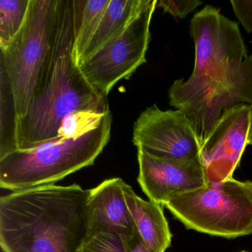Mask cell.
Returning a JSON list of instances; mask_svg holds the SVG:
<instances>
[{"label":"cell","instance_id":"603a6c76","mask_svg":"<svg viewBox=\"0 0 252 252\" xmlns=\"http://www.w3.org/2000/svg\"></svg>","mask_w":252,"mask_h":252},{"label":"cell","instance_id":"4fadbf2b","mask_svg":"<svg viewBox=\"0 0 252 252\" xmlns=\"http://www.w3.org/2000/svg\"><path fill=\"white\" fill-rule=\"evenodd\" d=\"M124 193L137 231L152 252H165L170 247L172 233L162 205L147 201L125 183Z\"/></svg>","mask_w":252,"mask_h":252},{"label":"cell","instance_id":"277c9868","mask_svg":"<svg viewBox=\"0 0 252 252\" xmlns=\"http://www.w3.org/2000/svg\"><path fill=\"white\" fill-rule=\"evenodd\" d=\"M164 206L188 229L228 239L252 234V181L209 183Z\"/></svg>","mask_w":252,"mask_h":252},{"label":"cell","instance_id":"7c38bea8","mask_svg":"<svg viewBox=\"0 0 252 252\" xmlns=\"http://www.w3.org/2000/svg\"><path fill=\"white\" fill-rule=\"evenodd\" d=\"M125 183L119 178H110L91 189L87 238L106 231L117 233L126 239L137 231L125 200Z\"/></svg>","mask_w":252,"mask_h":252},{"label":"cell","instance_id":"7402d4cb","mask_svg":"<svg viewBox=\"0 0 252 252\" xmlns=\"http://www.w3.org/2000/svg\"><path fill=\"white\" fill-rule=\"evenodd\" d=\"M252 113H251L250 126H249V136H248V144H252Z\"/></svg>","mask_w":252,"mask_h":252},{"label":"cell","instance_id":"3957f363","mask_svg":"<svg viewBox=\"0 0 252 252\" xmlns=\"http://www.w3.org/2000/svg\"><path fill=\"white\" fill-rule=\"evenodd\" d=\"M111 111L98 127L76 138H58L0 158V187L12 191L54 184L82 168L92 166L108 144Z\"/></svg>","mask_w":252,"mask_h":252},{"label":"cell","instance_id":"ba28073f","mask_svg":"<svg viewBox=\"0 0 252 252\" xmlns=\"http://www.w3.org/2000/svg\"><path fill=\"white\" fill-rule=\"evenodd\" d=\"M169 104L188 116L200 144L210 133L224 112L240 104H252V57L223 80L181 91L171 87Z\"/></svg>","mask_w":252,"mask_h":252},{"label":"cell","instance_id":"6da1fadb","mask_svg":"<svg viewBox=\"0 0 252 252\" xmlns=\"http://www.w3.org/2000/svg\"><path fill=\"white\" fill-rule=\"evenodd\" d=\"M73 1L60 0L51 48L27 112L15 125L17 150L58 139L62 122L82 110H103L107 98L93 86L73 59Z\"/></svg>","mask_w":252,"mask_h":252},{"label":"cell","instance_id":"8fae6325","mask_svg":"<svg viewBox=\"0 0 252 252\" xmlns=\"http://www.w3.org/2000/svg\"><path fill=\"white\" fill-rule=\"evenodd\" d=\"M138 181L150 201L164 206L178 194L194 191L209 184L200 160L159 158L138 150Z\"/></svg>","mask_w":252,"mask_h":252},{"label":"cell","instance_id":"5bb4252c","mask_svg":"<svg viewBox=\"0 0 252 252\" xmlns=\"http://www.w3.org/2000/svg\"><path fill=\"white\" fill-rule=\"evenodd\" d=\"M153 0H110L96 32L81 57L78 66L123 33Z\"/></svg>","mask_w":252,"mask_h":252},{"label":"cell","instance_id":"ac0fdd59","mask_svg":"<svg viewBox=\"0 0 252 252\" xmlns=\"http://www.w3.org/2000/svg\"><path fill=\"white\" fill-rule=\"evenodd\" d=\"M78 252H126L125 239L117 233L100 231L87 238Z\"/></svg>","mask_w":252,"mask_h":252},{"label":"cell","instance_id":"8992f818","mask_svg":"<svg viewBox=\"0 0 252 252\" xmlns=\"http://www.w3.org/2000/svg\"><path fill=\"white\" fill-rule=\"evenodd\" d=\"M191 33L195 44V63L187 82L175 81L172 88L189 91L223 80L241 67L247 58L238 26L219 10L206 5L194 14Z\"/></svg>","mask_w":252,"mask_h":252},{"label":"cell","instance_id":"e0dca14e","mask_svg":"<svg viewBox=\"0 0 252 252\" xmlns=\"http://www.w3.org/2000/svg\"><path fill=\"white\" fill-rule=\"evenodd\" d=\"M110 110H82L68 115L62 122L58 130L59 138H76L98 127Z\"/></svg>","mask_w":252,"mask_h":252},{"label":"cell","instance_id":"9c48e42d","mask_svg":"<svg viewBox=\"0 0 252 252\" xmlns=\"http://www.w3.org/2000/svg\"><path fill=\"white\" fill-rule=\"evenodd\" d=\"M132 141L138 150L159 158L200 161L201 144L182 110L147 107L135 122Z\"/></svg>","mask_w":252,"mask_h":252},{"label":"cell","instance_id":"d6986e66","mask_svg":"<svg viewBox=\"0 0 252 252\" xmlns=\"http://www.w3.org/2000/svg\"><path fill=\"white\" fill-rule=\"evenodd\" d=\"M202 3L203 2L197 0H185V1L160 0L158 1L157 7L162 8L166 12H169L174 17L183 19Z\"/></svg>","mask_w":252,"mask_h":252},{"label":"cell","instance_id":"5b68a950","mask_svg":"<svg viewBox=\"0 0 252 252\" xmlns=\"http://www.w3.org/2000/svg\"><path fill=\"white\" fill-rule=\"evenodd\" d=\"M59 5L60 0H32L23 29L1 52V71L11 88L16 122L26 115L37 86L51 48Z\"/></svg>","mask_w":252,"mask_h":252},{"label":"cell","instance_id":"30bf717a","mask_svg":"<svg viewBox=\"0 0 252 252\" xmlns=\"http://www.w3.org/2000/svg\"><path fill=\"white\" fill-rule=\"evenodd\" d=\"M252 107L234 106L222 113L200 147V161L209 183L233 178L248 144Z\"/></svg>","mask_w":252,"mask_h":252},{"label":"cell","instance_id":"9a60e30c","mask_svg":"<svg viewBox=\"0 0 252 252\" xmlns=\"http://www.w3.org/2000/svg\"><path fill=\"white\" fill-rule=\"evenodd\" d=\"M110 2V0H73V59L76 65L92 40Z\"/></svg>","mask_w":252,"mask_h":252},{"label":"cell","instance_id":"ffe728a7","mask_svg":"<svg viewBox=\"0 0 252 252\" xmlns=\"http://www.w3.org/2000/svg\"><path fill=\"white\" fill-rule=\"evenodd\" d=\"M234 14L249 33L252 32V1H231Z\"/></svg>","mask_w":252,"mask_h":252},{"label":"cell","instance_id":"52a82bcc","mask_svg":"<svg viewBox=\"0 0 252 252\" xmlns=\"http://www.w3.org/2000/svg\"><path fill=\"white\" fill-rule=\"evenodd\" d=\"M157 0L137 17L126 30L79 65L87 80L107 96L122 79H129L147 62L150 25Z\"/></svg>","mask_w":252,"mask_h":252},{"label":"cell","instance_id":"44dd1931","mask_svg":"<svg viewBox=\"0 0 252 252\" xmlns=\"http://www.w3.org/2000/svg\"><path fill=\"white\" fill-rule=\"evenodd\" d=\"M125 242L126 252H152L141 238L138 231H135L130 237L125 239Z\"/></svg>","mask_w":252,"mask_h":252},{"label":"cell","instance_id":"2e32d148","mask_svg":"<svg viewBox=\"0 0 252 252\" xmlns=\"http://www.w3.org/2000/svg\"><path fill=\"white\" fill-rule=\"evenodd\" d=\"M32 0H0V48L8 49L29 15Z\"/></svg>","mask_w":252,"mask_h":252},{"label":"cell","instance_id":"7a4b0ae2","mask_svg":"<svg viewBox=\"0 0 252 252\" xmlns=\"http://www.w3.org/2000/svg\"><path fill=\"white\" fill-rule=\"evenodd\" d=\"M91 189L42 186L0 198L4 252H78L88 237Z\"/></svg>","mask_w":252,"mask_h":252}]
</instances>
